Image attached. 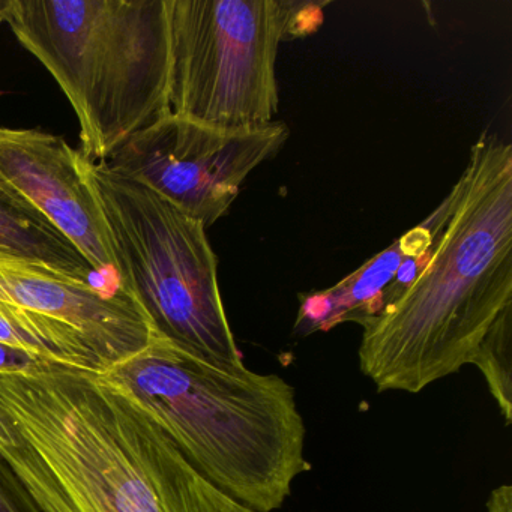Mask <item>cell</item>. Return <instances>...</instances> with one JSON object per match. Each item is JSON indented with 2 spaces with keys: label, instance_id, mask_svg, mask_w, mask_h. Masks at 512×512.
<instances>
[{
  "label": "cell",
  "instance_id": "9a60e30c",
  "mask_svg": "<svg viewBox=\"0 0 512 512\" xmlns=\"http://www.w3.org/2000/svg\"><path fill=\"white\" fill-rule=\"evenodd\" d=\"M41 359L16 349V347L7 346L0 343V373H20L28 371L40 364Z\"/></svg>",
  "mask_w": 512,
  "mask_h": 512
},
{
  "label": "cell",
  "instance_id": "277c9868",
  "mask_svg": "<svg viewBox=\"0 0 512 512\" xmlns=\"http://www.w3.org/2000/svg\"><path fill=\"white\" fill-rule=\"evenodd\" d=\"M5 22L64 91L91 163L169 115L166 0H8Z\"/></svg>",
  "mask_w": 512,
  "mask_h": 512
},
{
  "label": "cell",
  "instance_id": "5bb4252c",
  "mask_svg": "<svg viewBox=\"0 0 512 512\" xmlns=\"http://www.w3.org/2000/svg\"><path fill=\"white\" fill-rule=\"evenodd\" d=\"M0 512H43L2 457H0Z\"/></svg>",
  "mask_w": 512,
  "mask_h": 512
},
{
  "label": "cell",
  "instance_id": "5b68a950",
  "mask_svg": "<svg viewBox=\"0 0 512 512\" xmlns=\"http://www.w3.org/2000/svg\"><path fill=\"white\" fill-rule=\"evenodd\" d=\"M82 169L106 220L116 280L155 332L212 364L245 367L227 320L206 227L149 188L83 155Z\"/></svg>",
  "mask_w": 512,
  "mask_h": 512
},
{
  "label": "cell",
  "instance_id": "7a4b0ae2",
  "mask_svg": "<svg viewBox=\"0 0 512 512\" xmlns=\"http://www.w3.org/2000/svg\"><path fill=\"white\" fill-rule=\"evenodd\" d=\"M430 256L400 298L362 328L359 367L379 392L418 394L472 364L512 307V148L479 137L452 187Z\"/></svg>",
  "mask_w": 512,
  "mask_h": 512
},
{
  "label": "cell",
  "instance_id": "8fae6325",
  "mask_svg": "<svg viewBox=\"0 0 512 512\" xmlns=\"http://www.w3.org/2000/svg\"><path fill=\"white\" fill-rule=\"evenodd\" d=\"M0 251L83 283H94L97 275L77 248L4 181H0Z\"/></svg>",
  "mask_w": 512,
  "mask_h": 512
},
{
  "label": "cell",
  "instance_id": "8992f818",
  "mask_svg": "<svg viewBox=\"0 0 512 512\" xmlns=\"http://www.w3.org/2000/svg\"><path fill=\"white\" fill-rule=\"evenodd\" d=\"M308 4L284 0H166L169 109L221 128L274 122L278 49Z\"/></svg>",
  "mask_w": 512,
  "mask_h": 512
},
{
  "label": "cell",
  "instance_id": "30bf717a",
  "mask_svg": "<svg viewBox=\"0 0 512 512\" xmlns=\"http://www.w3.org/2000/svg\"><path fill=\"white\" fill-rule=\"evenodd\" d=\"M452 208L451 193L439 208L418 226L404 233L382 253L320 292L301 296V307L293 332L299 337L328 332L347 322L364 326L385 310V296L401 268L409 260L424 256L433 247Z\"/></svg>",
  "mask_w": 512,
  "mask_h": 512
},
{
  "label": "cell",
  "instance_id": "7c38bea8",
  "mask_svg": "<svg viewBox=\"0 0 512 512\" xmlns=\"http://www.w3.org/2000/svg\"><path fill=\"white\" fill-rule=\"evenodd\" d=\"M0 343L23 350L41 361L94 374L106 371L103 362L82 338L7 302H0Z\"/></svg>",
  "mask_w": 512,
  "mask_h": 512
},
{
  "label": "cell",
  "instance_id": "e0dca14e",
  "mask_svg": "<svg viewBox=\"0 0 512 512\" xmlns=\"http://www.w3.org/2000/svg\"><path fill=\"white\" fill-rule=\"evenodd\" d=\"M8 0H0V26L5 22V11H7Z\"/></svg>",
  "mask_w": 512,
  "mask_h": 512
},
{
  "label": "cell",
  "instance_id": "2e32d148",
  "mask_svg": "<svg viewBox=\"0 0 512 512\" xmlns=\"http://www.w3.org/2000/svg\"><path fill=\"white\" fill-rule=\"evenodd\" d=\"M488 512H512V487L500 485L494 488L487 500Z\"/></svg>",
  "mask_w": 512,
  "mask_h": 512
},
{
  "label": "cell",
  "instance_id": "9c48e42d",
  "mask_svg": "<svg viewBox=\"0 0 512 512\" xmlns=\"http://www.w3.org/2000/svg\"><path fill=\"white\" fill-rule=\"evenodd\" d=\"M0 181L34 205L95 274H113L116 280L109 230L80 151L55 134L0 128Z\"/></svg>",
  "mask_w": 512,
  "mask_h": 512
},
{
  "label": "cell",
  "instance_id": "ba28073f",
  "mask_svg": "<svg viewBox=\"0 0 512 512\" xmlns=\"http://www.w3.org/2000/svg\"><path fill=\"white\" fill-rule=\"evenodd\" d=\"M0 302L73 332L91 347L106 371L140 352L157 334L145 311L122 287L104 289L73 280L4 251Z\"/></svg>",
  "mask_w": 512,
  "mask_h": 512
},
{
  "label": "cell",
  "instance_id": "52a82bcc",
  "mask_svg": "<svg viewBox=\"0 0 512 512\" xmlns=\"http://www.w3.org/2000/svg\"><path fill=\"white\" fill-rule=\"evenodd\" d=\"M289 134L281 122L233 131L169 113L100 164L208 229L229 211L248 175L280 152Z\"/></svg>",
  "mask_w": 512,
  "mask_h": 512
},
{
  "label": "cell",
  "instance_id": "3957f363",
  "mask_svg": "<svg viewBox=\"0 0 512 512\" xmlns=\"http://www.w3.org/2000/svg\"><path fill=\"white\" fill-rule=\"evenodd\" d=\"M227 496L256 512L280 509L311 470L295 388L278 374L212 364L155 334L104 373Z\"/></svg>",
  "mask_w": 512,
  "mask_h": 512
},
{
  "label": "cell",
  "instance_id": "6da1fadb",
  "mask_svg": "<svg viewBox=\"0 0 512 512\" xmlns=\"http://www.w3.org/2000/svg\"><path fill=\"white\" fill-rule=\"evenodd\" d=\"M0 457L43 512H256L97 374L67 365L0 373Z\"/></svg>",
  "mask_w": 512,
  "mask_h": 512
},
{
  "label": "cell",
  "instance_id": "4fadbf2b",
  "mask_svg": "<svg viewBox=\"0 0 512 512\" xmlns=\"http://www.w3.org/2000/svg\"><path fill=\"white\" fill-rule=\"evenodd\" d=\"M473 365L479 368L488 391L505 418L512 424V307L506 308L476 350Z\"/></svg>",
  "mask_w": 512,
  "mask_h": 512
}]
</instances>
